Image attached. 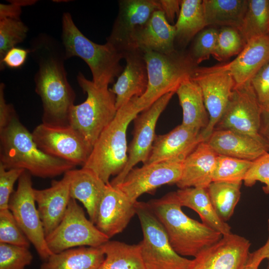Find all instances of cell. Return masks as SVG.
<instances>
[{
    "mask_svg": "<svg viewBox=\"0 0 269 269\" xmlns=\"http://www.w3.org/2000/svg\"><path fill=\"white\" fill-rule=\"evenodd\" d=\"M30 44V54L38 65L34 80L35 92L42 102L43 123L69 125L76 95L67 79L63 45L45 33L38 34Z\"/></svg>",
    "mask_w": 269,
    "mask_h": 269,
    "instance_id": "1",
    "label": "cell"
},
{
    "mask_svg": "<svg viewBox=\"0 0 269 269\" xmlns=\"http://www.w3.org/2000/svg\"><path fill=\"white\" fill-rule=\"evenodd\" d=\"M0 164L5 169H21L43 178L59 176L76 166L40 149L16 113L0 130Z\"/></svg>",
    "mask_w": 269,
    "mask_h": 269,
    "instance_id": "2",
    "label": "cell"
},
{
    "mask_svg": "<svg viewBox=\"0 0 269 269\" xmlns=\"http://www.w3.org/2000/svg\"><path fill=\"white\" fill-rule=\"evenodd\" d=\"M146 203L163 226L172 247L182 257H195L223 236L205 224L185 214L176 191Z\"/></svg>",
    "mask_w": 269,
    "mask_h": 269,
    "instance_id": "3",
    "label": "cell"
},
{
    "mask_svg": "<svg viewBox=\"0 0 269 269\" xmlns=\"http://www.w3.org/2000/svg\"><path fill=\"white\" fill-rule=\"evenodd\" d=\"M135 98L118 110L111 123L104 129L93 146L82 167L93 171L106 184L125 167L128 159L127 131L130 123L140 113Z\"/></svg>",
    "mask_w": 269,
    "mask_h": 269,
    "instance_id": "4",
    "label": "cell"
},
{
    "mask_svg": "<svg viewBox=\"0 0 269 269\" xmlns=\"http://www.w3.org/2000/svg\"><path fill=\"white\" fill-rule=\"evenodd\" d=\"M62 44L66 59L78 57L89 66L92 81L98 87H108L124 68L120 62L125 54L106 42L96 43L86 37L75 25L71 14L64 12L62 16Z\"/></svg>",
    "mask_w": 269,
    "mask_h": 269,
    "instance_id": "5",
    "label": "cell"
},
{
    "mask_svg": "<svg viewBox=\"0 0 269 269\" xmlns=\"http://www.w3.org/2000/svg\"><path fill=\"white\" fill-rule=\"evenodd\" d=\"M143 54L148 84L145 93L135 98L136 106L140 112L166 94L176 93L181 82L192 77L197 67L189 53L177 50L170 54L147 51Z\"/></svg>",
    "mask_w": 269,
    "mask_h": 269,
    "instance_id": "6",
    "label": "cell"
},
{
    "mask_svg": "<svg viewBox=\"0 0 269 269\" xmlns=\"http://www.w3.org/2000/svg\"><path fill=\"white\" fill-rule=\"evenodd\" d=\"M77 81L87 96L83 103L72 107L68 123L93 148L117 114L116 96L108 87H97L81 72L78 74Z\"/></svg>",
    "mask_w": 269,
    "mask_h": 269,
    "instance_id": "7",
    "label": "cell"
},
{
    "mask_svg": "<svg viewBox=\"0 0 269 269\" xmlns=\"http://www.w3.org/2000/svg\"><path fill=\"white\" fill-rule=\"evenodd\" d=\"M136 214L143 234V239L138 245L146 269H191L192 260L174 251L163 226L147 203L137 201Z\"/></svg>",
    "mask_w": 269,
    "mask_h": 269,
    "instance_id": "8",
    "label": "cell"
},
{
    "mask_svg": "<svg viewBox=\"0 0 269 269\" xmlns=\"http://www.w3.org/2000/svg\"><path fill=\"white\" fill-rule=\"evenodd\" d=\"M52 254L83 247H100L110 239L88 219L76 200L71 198L64 218L45 238Z\"/></svg>",
    "mask_w": 269,
    "mask_h": 269,
    "instance_id": "9",
    "label": "cell"
},
{
    "mask_svg": "<svg viewBox=\"0 0 269 269\" xmlns=\"http://www.w3.org/2000/svg\"><path fill=\"white\" fill-rule=\"evenodd\" d=\"M31 175L24 171L11 194L8 209L19 227L43 261L52 254L48 249L39 214L35 205Z\"/></svg>",
    "mask_w": 269,
    "mask_h": 269,
    "instance_id": "10",
    "label": "cell"
},
{
    "mask_svg": "<svg viewBox=\"0 0 269 269\" xmlns=\"http://www.w3.org/2000/svg\"><path fill=\"white\" fill-rule=\"evenodd\" d=\"M32 135L38 148L45 153L82 166L92 148L71 126L43 123L33 130Z\"/></svg>",
    "mask_w": 269,
    "mask_h": 269,
    "instance_id": "11",
    "label": "cell"
},
{
    "mask_svg": "<svg viewBox=\"0 0 269 269\" xmlns=\"http://www.w3.org/2000/svg\"><path fill=\"white\" fill-rule=\"evenodd\" d=\"M262 108L251 82L235 87L214 130L239 132L250 135L268 146L259 134Z\"/></svg>",
    "mask_w": 269,
    "mask_h": 269,
    "instance_id": "12",
    "label": "cell"
},
{
    "mask_svg": "<svg viewBox=\"0 0 269 269\" xmlns=\"http://www.w3.org/2000/svg\"><path fill=\"white\" fill-rule=\"evenodd\" d=\"M175 93L171 92L164 95L134 119L133 137L128 147L127 164L123 171L110 182L112 185L122 183L130 171L139 162H142L143 164L146 162L156 136L157 122Z\"/></svg>",
    "mask_w": 269,
    "mask_h": 269,
    "instance_id": "13",
    "label": "cell"
},
{
    "mask_svg": "<svg viewBox=\"0 0 269 269\" xmlns=\"http://www.w3.org/2000/svg\"><path fill=\"white\" fill-rule=\"evenodd\" d=\"M192 79L200 87L209 116L207 127L200 132L203 141H207L221 119L235 86L231 75L224 71H211L197 67Z\"/></svg>",
    "mask_w": 269,
    "mask_h": 269,
    "instance_id": "14",
    "label": "cell"
},
{
    "mask_svg": "<svg viewBox=\"0 0 269 269\" xmlns=\"http://www.w3.org/2000/svg\"><path fill=\"white\" fill-rule=\"evenodd\" d=\"M161 10L158 0H121L119 11L107 42L124 54L136 49L134 37L152 14Z\"/></svg>",
    "mask_w": 269,
    "mask_h": 269,
    "instance_id": "15",
    "label": "cell"
},
{
    "mask_svg": "<svg viewBox=\"0 0 269 269\" xmlns=\"http://www.w3.org/2000/svg\"><path fill=\"white\" fill-rule=\"evenodd\" d=\"M182 164L181 161H164L134 167L122 183L114 186L136 202L145 193H150L163 185L176 184L182 175Z\"/></svg>",
    "mask_w": 269,
    "mask_h": 269,
    "instance_id": "16",
    "label": "cell"
},
{
    "mask_svg": "<svg viewBox=\"0 0 269 269\" xmlns=\"http://www.w3.org/2000/svg\"><path fill=\"white\" fill-rule=\"evenodd\" d=\"M251 245L249 240L239 235H223L194 257L191 269H243Z\"/></svg>",
    "mask_w": 269,
    "mask_h": 269,
    "instance_id": "17",
    "label": "cell"
},
{
    "mask_svg": "<svg viewBox=\"0 0 269 269\" xmlns=\"http://www.w3.org/2000/svg\"><path fill=\"white\" fill-rule=\"evenodd\" d=\"M136 202L132 201L117 187L108 184L95 225L110 239L122 232L136 214Z\"/></svg>",
    "mask_w": 269,
    "mask_h": 269,
    "instance_id": "18",
    "label": "cell"
},
{
    "mask_svg": "<svg viewBox=\"0 0 269 269\" xmlns=\"http://www.w3.org/2000/svg\"><path fill=\"white\" fill-rule=\"evenodd\" d=\"M269 61V35L247 42L237 57L230 62L204 67L211 71H224L232 76L235 86L251 82L260 70Z\"/></svg>",
    "mask_w": 269,
    "mask_h": 269,
    "instance_id": "19",
    "label": "cell"
},
{
    "mask_svg": "<svg viewBox=\"0 0 269 269\" xmlns=\"http://www.w3.org/2000/svg\"><path fill=\"white\" fill-rule=\"evenodd\" d=\"M202 141L200 132L181 124L166 134L156 136L144 164L164 161L183 162Z\"/></svg>",
    "mask_w": 269,
    "mask_h": 269,
    "instance_id": "20",
    "label": "cell"
},
{
    "mask_svg": "<svg viewBox=\"0 0 269 269\" xmlns=\"http://www.w3.org/2000/svg\"><path fill=\"white\" fill-rule=\"evenodd\" d=\"M33 194L46 237L61 222L71 199L67 174L60 180H53L49 188H34Z\"/></svg>",
    "mask_w": 269,
    "mask_h": 269,
    "instance_id": "21",
    "label": "cell"
},
{
    "mask_svg": "<svg viewBox=\"0 0 269 269\" xmlns=\"http://www.w3.org/2000/svg\"><path fill=\"white\" fill-rule=\"evenodd\" d=\"M125 67L110 90L116 96L117 110L134 97H141L148 84L146 64L143 52L138 49L125 53Z\"/></svg>",
    "mask_w": 269,
    "mask_h": 269,
    "instance_id": "22",
    "label": "cell"
},
{
    "mask_svg": "<svg viewBox=\"0 0 269 269\" xmlns=\"http://www.w3.org/2000/svg\"><path fill=\"white\" fill-rule=\"evenodd\" d=\"M218 154L254 161L269 151V148L255 138L228 130H214L206 141Z\"/></svg>",
    "mask_w": 269,
    "mask_h": 269,
    "instance_id": "23",
    "label": "cell"
},
{
    "mask_svg": "<svg viewBox=\"0 0 269 269\" xmlns=\"http://www.w3.org/2000/svg\"><path fill=\"white\" fill-rule=\"evenodd\" d=\"M175 28L166 19L161 10L155 11L147 22L135 32L134 42L136 49L143 52L153 51L170 54L175 49Z\"/></svg>",
    "mask_w": 269,
    "mask_h": 269,
    "instance_id": "24",
    "label": "cell"
},
{
    "mask_svg": "<svg viewBox=\"0 0 269 269\" xmlns=\"http://www.w3.org/2000/svg\"><path fill=\"white\" fill-rule=\"evenodd\" d=\"M218 155L207 142L199 143L183 161L182 175L176 185L179 189L207 188L212 182Z\"/></svg>",
    "mask_w": 269,
    "mask_h": 269,
    "instance_id": "25",
    "label": "cell"
},
{
    "mask_svg": "<svg viewBox=\"0 0 269 269\" xmlns=\"http://www.w3.org/2000/svg\"><path fill=\"white\" fill-rule=\"evenodd\" d=\"M66 173L69 179L71 198L83 204L89 219L95 224L99 206L108 184L86 168L73 169Z\"/></svg>",
    "mask_w": 269,
    "mask_h": 269,
    "instance_id": "26",
    "label": "cell"
},
{
    "mask_svg": "<svg viewBox=\"0 0 269 269\" xmlns=\"http://www.w3.org/2000/svg\"><path fill=\"white\" fill-rule=\"evenodd\" d=\"M176 93L182 110L181 124L199 132L204 130L208 125L209 116L197 83L191 77L187 78L180 84Z\"/></svg>",
    "mask_w": 269,
    "mask_h": 269,
    "instance_id": "27",
    "label": "cell"
},
{
    "mask_svg": "<svg viewBox=\"0 0 269 269\" xmlns=\"http://www.w3.org/2000/svg\"><path fill=\"white\" fill-rule=\"evenodd\" d=\"M105 255L101 246H83L52 254L39 269H100Z\"/></svg>",
    "mask_w": 269,
    "mask_h": 269,
    "instance_id": "28",
    "label": "cell"
},
{
    "mask_svg": "<svg viewBox=\"0 0 269 269\" xmlns=\"http://www.w3.org/2000/svg\"><path fill=\"white\" fill-rule=\"evenodd\" d=\"M182 207L189 208L200 216L202 223L223 236L231 233V227L216 213L210 199L207 188L188 187L176 191Z\"/></svg>",
    "mask_w": 269,
    "mask_h": 269,
    "instance_id": "29",
    "label": "cell"
},
{
    "mask_svg": "<svg viewBox=\"0 0 269 269\" xmlns=\"http://www.w3.org/2000/svg\"><path fill=\"white\" fill-rule=\"evenodd\" d=\"M248 0H203L206 25H220L240 28Z\"/></svg>",
    "mask_w": 269,
    "mask_h": 269,
    "instance_id": "30",
    "label": "cell"
},
{
    "mask_svg": "<svg viewBox=\"0 0 269 269\" xmlns=\"http://www.w3.org/2000/svg\"><path fill=\"white\" fill-rule=\"evenodd\" d=\"M175 28V41L183 47L207 26L202 0H182Z\"/></svg>",
    "mask_w": 269,
    "mask_h": 269,
    "instance_id": "31",
    "label": "cell"
},
{
    "mask_svg": "<svg viewBox=\"0 0 269 269\" xmlns=\"http://www.w3.org/2000/svg\"><path fill=\"white\" fill-rule=\"evenodd\" d=\"M101 247L105 257L100 269H146L138 244L109 240Z\"/></svg>",
    "mask_w": 269,
    "mask_h": 269,
    "instance_id": "32",
    "label": "cell"
},
{
    "mask_svg": "<svg viewBox=\"0 0 269 269\" xmlns=\"http://www.w3.org/2000/svg\"><path fill=\"white\" fill-rule=\"evenodd\" d=\"M238 30L246 44L252 38L269 35V0H248Z\"/></svg>",
    "mask_w": 269,
    "mask_h": 269,
    "instance_id": "33",
    "label": "cell"
},
{
    "mask_svg": "<svg viewBox=\"0 0 269 269\" xmlns=\"http://www.w3.org/2000/svg\"><path fill=\"white\" fill-rule=\"evenodd\" d=\"M241 185L242 183L212 181L207 188L216 213L225 222L234 214L240 199Z\"/></svg>",
    "mask_w": 269,
    "mask_h": 269,
    "instance_id": "34",
    "label": "cell"
},
{
    "mask_svg": "<svg viewBox=\"0 0 269 269\" xmlns=\"http://www.w3.org/2000/svg\"><path fill=\"white\" fill-rule=\"evenodd\" d=\"M252 161L218 155L212 181L242 183Z\"/></svg>",
    "mask_w": 269,
    "mask_h": 269,
    "instance_id": "35",
    "label": "cell"
},
{
    "mask_svg": "<svg viewBox=\"0 0 269 269\" xmlns=\"http://www.w3.org/2000/svg\"><path fill=\"white\" fill-rule=\"evenodd\" d=\"M28 31V27L20 18L0 19V60L8 50L25 40Z\"/></svg>",
    "mask_w": 269,
    "mask_h": 269,
    "instance_id": "36",
    "label": "cell"
},
{
    "mask_svg": "<svg viewBox=\"0 0 269 269\" xmlns=\"http://www.w3.org/2000/svg\"><path fill=\"white\" fill-rule=\"evenodd\" d=\"M245 45L237 29L224 26L218 30L217 45L212 56L218 61H222L238 55Z\"/></svg>",
    "mask_w": 269,
    "mask_h": 269,
    "instance_id": "37",
    "label": "cell"
},
{
    "mask_svg": "<svg viewBox=\"0 0 269 269\" xmlns=\"http://www.w3.org/2000/svg\"><path fill=\"white\" fill-rule=\"evenodd\" d=\"M0 243L27 248L31 244L9 209L0 210Z\"/></svg>",
    "mask_w": 269,
    "mask_h": 269,
    "instance_id": "38",
    "label": "cell"
},
{
    "mask_svg": "<svg viewBox=\"0 0 269 269\" xmlns=\"http://www.w3.org/2000/svg\"><path fill=\"white\" fill-rule=\"evenodd\" d=\"M32 260L29 248L0 243V269H24Z\"/></svg>",
    "mask_w": 269,
    "mask_h": 269,
    "instance_id": "39",
    "label": "cell"
},
{
    "mask_svg": "<svg viewBox=\"0 0 269 269\" xmlns=\"http://www.w3.org/2000/svg\"><path fill=\"white\" fill-rule=\"evenodd\" d=\"M218 30L210 28L198 33L193 44L191 57L198 65L212 55L216 47Z\"/></svg>",
    "mask_w": 269,
    "mask_h": 269,
    "instance_id": "40",
    "label": "cell"
},
{
    "mask_svg": "<svg viewBox=\"0 0 269 269\" xmlns=\"http://www.w3.org/2000/svg\"><path fill=\"white\" fill-rule=\"evenodd\" d=\"M245 186L252 187L257 181L265 184L264 192L269 194V152H266L255 160L248 170L244 180Z\"/></svg>",
    "mask_w": 269,
    "mask_h": 269,
    "instance_id": "41",
    "label": "cell"
},
{
    "mask_svg": "<svg viewBox=\"0 0 269 269\" xmlns=\"http://www.w3.org/2000/svg\"><path fill=\"white\" fill-rule=\"evenodd\" d=\"M24 171L21 169H5L0 164V210L8 209L14 183Z\"/></svg>",
    "mask_w": 269,
    "mask_h": 269,
    "instance_id": "42",
    "label": "cell"
},
{
    "mask_svg": "<svg viewBox=\"0 0 269 269\" xmlns=\"http://www.w3.org/2000/svg\"><path fill=\"white\" fill-rule=\"evenodd\" d=\"M251 84L262 108L269 109V61L253 78Z\"/></svg>",
    "mask_w": 269,
    "mask_h": 269,
    "instance_id": "43",
    "label": "cell"
},
{
    "mask_svg": "<svg viewBox=\"0 0 269 269\" xmlns=\"http://www.w3.org/2000/svg\"><path fill=\"white\" fill-rule=\"evenodd\" d=\"M29 54H30L29 49L16 47L11 48L0 60V70H3L5 67L10 68H18L21 67L25 62Z\"/></svg>",
    "mask_w": 269,
    "mask_h": 269,
    "instance_id": "44",
    "label": "cell"
},
{
    "mask_svg": "<svg viewBox=\"0 0 269 269\" xmlns=\"http://www.w3.org/2000/svg\"><path fill=\"white\" fill-rule=\"evenodd\" d=\"M3 83L0 84V130L3 129L16 113L12 105L7 104L4 98Z\"/></svg>",
    "mask_w": 269,
    "mask_h": 269,
    "instance_id": "45",
    "label": "cell"
},
{
    "mask_svg": "<svg viewBox=\"0 0 269 269\" xmlns=\"http://www.w3.org/2000/svg\"><path fill=\"white\" fill-rule=\"evenodd\" d=\"M161 10L163 12L167 21L171 24L176 16H178L181 0H158Z\"/></svg>",
    "mask_w": 269,
    "mask_h": 269,
    "instance_id": "46",
    "label": "cell"
},
{
    "mask_svg": "<svg viewBox=\"0 0 269 269\" xmlns=\"http://www.w3.org/2000/svg\"><path fill=\"white\" fill-rule=\"evenodd\" d=\"M269 236L266 243L256 251L250 253L247 264L260 266L265 259H269V219L268 221Z\"/></svg>",
    "mask_w": 269,
    "mask_h": 269,
    "instance_id": "47",
    "label": "cell"
},
{
    "mask_svg": "<svg viewBox=\"0 0 269 269\" xmlns=\"http://www.w3.org/2000/svg\"><path fill=\"white\" fill-rule=\"evenodd\" d=\"M10 4H0V19L5 18L19 19L22 13L21 7L9 2Z\"/></svg>",
    "mask_w": 269,
    "mask_h": 269,
    "instance_id": "48",
    "label": "cell"
},
{
    "mask_svg": "<svg viewBox=\"0 0 269 269\" xmlns=\"http://www.w3.org/2000/svg\"><path fill=\"white\" fill-rule=\"evenodd\" d=\"M259 134L269 148V109L262 108Z\"/></svg>",
    "mask_w": 269,
    "mask_h": 269,
    "instance_id": "49",
    "label": "cell"
},
{
    "mask_svg": "<svg viewBox=\"0 0 269 269\" xmlns=\"http://www.w3.org/2000/svg\"><path fill=\"white\" fill-rule=\"evenodd\" d=\"M10 2H13L21 7L22 6H26V5H29L33 4L35 2H36V0H9Z\"/></svg>",
    "mask_w": 269,
    "mask_h": 269,
    "instance_id": "50",
    "label": "cell"
},
{
    "mask_svg": "<svg viewBox=\"0 0 269 269\" xmlns=\"http://www.w3.org/2000/svg\"><path fill=\"white\" fill-rule=\"evenodd\" d=\"M259 266L246 264L243 269H258Z\"/></svg>",
    "mask_w": 269,
    "mask_h": 269,
    "instance_id": "51",
    "label": "cell"
},
{
    "mask_svg": "<svg viewBox=\"0 0 269 269\" xmlns=\"http://www.w3.org/2000/svg\"><path fill=\"white\" fill-rule=\"evenodd\" d=\"M268 265H267V269H269V259H268Z\"/></svg>",
    "mask_w": 269,
    "mask_h": 269,
    "instance_id": "52",
    "label": "cell"
},
{
    "mask_svg": "<svg viewBox=\"0 0 269 269\" xmlns=\"http://www.w3.org/2000/svg\"></svg>",
    "mask_w": 269,
    "mask_h": 269,
    "instance_id": "53",
    "label": "cell"
}]
</instances>
